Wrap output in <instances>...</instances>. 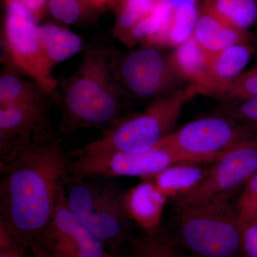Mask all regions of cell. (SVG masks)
Instances as JSON below:
<instances>
[{
  "label": "cell",
  "instance_id": "obj_20",
  "mask_svg": "<svg viewBox=\"0 0 257 257\" xmlns=\"http://www.w3.org/2000/svg\"><path fill=\"white\" fill-rule=\"evenodd\" d=\"M38 32L44 49L55 65L77 55L85 46L82 37L55 24L39 25Z\"/></svg>",
  "mask_w": 257,
  "mask_h": 257
},
{
  "label": "cell",
  "instance_id": "obj_13",
  "mask_svg": "<svg viewBox=\"0 0 257 257\" xmlns=\"http://www.w3.org/2000/svg\"><path fill=\"white\" fill-rule=\"evenodd\" d=\"M192 37L211 57L235 44L254 45L252 34L231 28L202 10Z\"/></svg>",
  "mask_w": 257,
  "mask_h": 257
},
{
  "label": "cell",
  "instance_id": "obj_16",
  "mask_svg": "<svg viewBox=\"0 0 257 257\" xmlns=\"http://www.w3.org/2000/svg\"><path fill=\"white\" fill-rule=\"evenodd\" d=\"M211 164L183 162L171 166L154 177V183L166 197L176 200L202 183L209 173Z\"/></svg>",
  "mask_w": 257,
  "mask_h": 257
},
{
  "label": "cell",
  "instance_id": "obj_34",
  "mask_svg": "<svg viewBox=\"0 0 257 257\" xmlns=\"http://www.w3.org/2000/svg\"><path fill=\"white\" fill-rule=\"evenodd\" d=\"M112 257H133V256H132L131 253H128V254H122V253L120 252L113 255Z\"/></svg>",
  "mask_w": 257,
  "mask_h": 257
},
{
  "label": "cell",
  "instance_id": "obj_14",
  "mask_svg": "<svg viewBox=\"0 0 257 257\" xmlns=\"http://www.w3.org/2000/svg\"><path fill=\"white\" fill-rule=\"evenodd\" d=\"M256 51L253 44L238 43L213 56L205 73L196 82L200 91L203 88L228 82L239 76Z\"/></svg>",
  "mask_w": 257,
  "mask_h": 257
},
{
  "label": "cell",
  "instance_id": "obj_32",
  "mask_svg": "<svg viewBox=\"0 0 257 257\" xmlns=\"http://www.w3.org/2000/svg\"><path fill=\"white\" fill-rule=\"evenodd\" d=\"M32 257H50L40 245L31 248Z\"/></svg>",
  "mask_w": 257,
  "mask_h": 257
},
{
  "label": "cell",
  "instance_id": "obj_31",
  "mask_svg": "<svg viewBox=\"0 0 257 257\" xmlns=\"http://www.w3.org/2000/svg\"><path fill=\"white\" fill-rule=\"evenodd\" d=\"M89 10H101L115 0H83Z\"/></svg>",
  "mask_w": 257,
  "mask_h": 257
},
{
  "label": "cell",
  "instance_id": "obj_3",
  "mask_svg": "<svg viewBox=\"0 0 257 257\" xmlns=\"http://www.w3.org/2000/svg\"><path fill=\"white\" fill-rule=\"evenodd\" d=\"M197 95H200L199 84L189 83L169 95L155 99L143 112L120 118L100 138L77 152L96 155L150 150L175 131L184 106Z\"/></svg>",
  "mask_w": 257,
  "mask_h": 257
},
{
  "label": "cell",
  "instance_id": "obj_18",
  "mask_svg": "<svg viewBox=\"0 0 257 257\" xmlns=\"http://www.w3.org/2000/svg\"><path fill=\"white\" fill-rule=\"evenodd\" d=\"M202 10L239 31L257 24V0H204Z\"/></svg>",
  "mask_w": 257,
  "mask_h": 257
},
{
  "label": "cell",
  "instance_id": "obj_5",
  "mask_svg": "<svg viewBox=\"0 0 257 257\" xmlns=\"http://www.w3.org/2000/svg\"><path fill=\"white\" fill-rule=\"evenodd\" d=\"M175 239L197 257H236L241 253V229L230 200L179 207Z\"/></svg>",
  "mask_w": 257,
  "mask_h": 257
},
{
  "label": "cell",
  "instance_id": "obj_15",
  "mask_svg": "<svg viewBox=\"0 0 257 257\" xmlns=\"http://www.w3.org/2000/svg\"><path fill=\"white\" fill-rule=\"evenodd\" d=\"M167 199L154 182L145 181L126 195V207L130 217L145 231H156Z\"/></svg>",
  "mask_w": 257,
  "mask_h": 257
},
{
  "label": "cell",
  "instance_id": "obj_6",
  "mask_svg": "<svg viewBox=\"0 0 257 257\" xmlns=\"http://www.w3.org/2000/svg\"><path fill=\"white\" fill-rule=\"evenodd\" d=\"M5 7L3 41L7 60L55 98L59 93L58 81L52 77L55 64L42 45L37 22L20 0H5Z\"/></svg>",
  "mask_w": 257,
  "mask_h": 257
},
{
  "label": "cell",
  "instance_id": "obj_8",
  "mask_svg": "<svg viewBox=\"0 0 257 257\" xmlns=\"http://www.w3.org/2000/svg\"><path fill=\"white\" fill-rule=\"evenodd\" d=\"M75 157V160L70 161L69 175L78 177H134L147 179L177 164L200 163L175 151L163 141L150 150L137 153L85 155L76 152Z\"/></svg>",
  "mask_w": 257,
  "mask_h": 257
},
{
  "label": "cell",
  "instance_id": "obj_17",
  "mask_svg": "<svg viewBox=\"0 0 257 257\" xmlns=\"http://www.w3.org/2000/svg\"><path fill=\"white\" fill-rule=\"evenodd\" d=\"M0 76V106L32 102L52 98L36 81L27 80L8 60H5Z\"/></svg>",
  "mask_w": 257,
  "mask_h": 257
},
{
  "label": "cell",
  "instance_id": "obj_22",
  "mask_svg": "<svg viewBox=\"0 0 257 257\" xmlns=\"http://www.w3.org/2000/svg\"><path fill=\"white\" fill-rule=\"evenodd\" d=\"M200 95L217 99L221 106L257 97V70H247L228 82L203 88Z\"/></svg>",
  "mask_w": 257,
  "mask_h": 257
},
{
  "label": "cell",
  "instance_id": "obj_21",
  "mask_svg": "<svg viewBox=\"0 0 257 257\" xmlns=\"http://www.w3.org/2000/svg\"><path fill=\"white\" fill-rule=\"evenodd\" d=\"M170 56L175 69L187 83L197 82L202 78L212 58L192 36L176 47Z\"/></svg>",
  "mask_w": 257,
  "mask_h": 257
},
{
  "label": "cell",
  "instance_id": "obj_28",
  "mask_svg": "<svg viewBox=\"0 0 257 257\" xmlns=\"http://www.w3.org/2000/svg\"><path fill=\"white\" fill-rule=\"evenodd\" d=\"M220 114L229 116L257 135V97L221 106Z\"/></svg>",
  "mask_w": 257,
  "mask_h": 257
},
{
  "label": "cell",
  "instance_id": "obj_19",
  "mask_svg": "<svg viewBox=\"0 0 257 257\" xmlns=\"http://www.w3.org/2000/svg\"><path fill=\"white\" fill-rule=\"evenodd\" d=\"M199 13L197 3L173 8L172 15L165 26L147 44L159 47L179 46L192 36Z\"/></svg>",
  "mask_w": 257,
  "mask_h": 257
},
{
  "label": "cell",
  "instance_id": "obj_12",
  "mask_svg": "<svg viewBox=\"0 0 257 257\" xmlns=\"http://www.w3.org/2000/svg\"><path fill=\"white\" fill-rule=\"evenodd\" d=\"M50 99L0 106V161L6 160L35 137L52 131Z\"/></svg>",
  "mask_w": 257,
  "mask_h": 257
},
{
  "label": "cell",
  "instance_id": "obj_33",
  "mask_svg": "<svg viewBox=\"0 0 257 257\" xmlns=\"http://www.w3.org/2000/svg\"><path fill=\"white\" fill-rule=\"evenodd\" d=\"M170 2L174 9L183 5L197 3V0H170Z\"/></svg>",
  "mask_w": 257,
  "mask_h": 257
},
{
  "label": "cell",
  "instance_id": "obj_23",
  "mask_svg": "<svg viewBox=\"0 0 257 257\" xmlns=\"http://www.w3.org/2000/svg\"><path fill=\"white\" fill-rule=\"evenodd\" d=\"M170 0H157L153 10L118 40L130 48L140 42L147 44L165 26L172 15Z\"/></svg>",
  "mask_w": 257,
  "mask_h": 257
},
{
  "label": "cell",
  "instance_id": "obj_11",
  "mask_svg": "<svg viewBox=\"0 0 257 257\" xmlns=\"http://www.w3.org/2000/svg\"><path fill=\"white\" fill-rule=\"evenodd\" d=\"M64 183V182H63ZM40 246L50 257H112V253L75 217L67 206L64 184Z\"/></svg>",
  "mask_w": 257,
  "mask_h": 257
},
{
  "label": "cell",
  "instance_id": "obj_27",
  "mask_svg": "<svg viewBox=\"0 0 257 257\" xmlns=\"http://www.w3.org/2000/svg\"><path fill=\"white\" fill-rule=\"evenodd\" d=\"M49 11L57 21L74 25L89 10L83 0H49Z\"/></svg>",
  "mask_w": 257,
  "mask_h": 257
},
{
  "label": "cell",
  "instance_id": "obj_29",
  "mask_svg": "<svg viewBox=\"0 0 257 257\" xmlns=\"http://www.w3.org/2000/svg\"><path fill=\"white\" fill-rule=\"evenodd\" d=\"M241 253L243 257H257V216L241 230Z\"/></svg>",
  "mask_w": 257,
  "mask_h": 257
},
{
  "label": "cell",
  "instance_id": "obj_7",
  "mask_svg": "<svg viewBox=\"0 0 257 257\" xmlns=\"http://www.w3.org/2000/svg\"><path fill=\"white\" fill-rule=\"evenodd\" d=\"M116 72L126 94L137 98L159 99L189 84L175 69L170 54L150 44L128 52L117 50Z\"/></svg>",
  "mask_w": 257,
  "mask_h": 257
},
{
  "label": "cell",
  "instance_id": "obj_4",
  "mask_svg": "<svg viewBox=\"0 0 257 257\" xmlns=\"http://www.w3.org/2000/svg\"><path fill=\"white\" fill-rule=\"evenodd\" d=\"M64 194L71 212L112 254L130 237L126 195L111 182H89L68 175Z\"/></svg>",
  "mask_w": 257,
  "mask_h": 257
},
{
  "label": "cell",
  "instance_id": "obj_1",
  "mask_svg": "<svg viewBox=\"0 0 257 257\" xmlns=\"http://www.w3.org/2000/svg\"><path fill=\"white\" fill-rule=\"evenodd\" d=\"M69 164L62 140L52 131L0 161V223L26 249L41 242Z\"/></svg>",
  "mask_w": 257,
  "mask_h": 257
},
{
  "label": "cell",
  "instance_id": "obj_9",
  "mask_svg": "<svg viewBox=\"0 0 257 257\" xmlns=\"http://www.w3.org/2000/svg\"><path fill=\"white\" fill-rule=\"evenodd\" d=\"M256 138V134L219 114L190 121L162 141L200 163L211 164L236 145Z\"/></svg>",
  "mask_w": 257,
  "mask_h": 257
},
{
  "label": "cell",
  "instance_id": "obj_24",
  "mask_svg": "<svg viewBox=\"0 0 257 257\" xmlns=\"http://www.w3.org/2000/svg\"><path fill=\"white\" fill-rule=\"evenodd\" d=\"M127 242L133 257H181L175 243L156 231H145L135 237L130 236Z\"/></svg>",
  "mask_w": 257,
  "mask_h": 257
},
{
  "label": "cell",
  "instance_id": "obj_30",
  "mask_svg": "<svg viewBox=\"0 0 257 257\" xmlns=\"http://www.w3.org/2000/svg\"><path fill=\"white\" fill-rule=\"evenodd\" d=\"M26 9L31 13L35 21L38 22L46 13L49 8V0H20Z\"/></svg>",
  "mask_w": 257,
  "mask_h": 257
},
{
  "label": "cell",
  "instance_id": "obj_10",
  "mask_svg": "<svg viewBox=\"0 0 257 257\" xmlns=\"http://www.w3.org/2000/svg\"><path fill=\"white\" fill-rule=\"evenodd\" d=\"M257 172V138L230 149L211 164L207 177L192 192L176 199V207L229 200Z\"/></svg>",
  "mask_w": 257,
  "mask_h": 257
},
{
  "label": "cell",
  "instance_id": "obj_36",
  "mask_svg": "<svg viewBox=\"0 0 257 257\" xmlns=\"http://www.w3.org/2000/svg\"><path fill=\"white\" fill-rule=\"evenodd\" d=\"M248 70L256 71L257 70V62L256 64H253L252 67H251V68L248 69Z\"/></svg>",
  "mask_w": 257,
  "mask_h": 257
},
{
  "label": "cell",
  "instance_id": "obj_35",
  "mask_svg": "<svg viewBox=\"0 0 257 257\" xmlns=\"http://www.w3.org/2000/svg\"><path fill=\"white\" fill-rule=\"evenodd\" d=\"M253 36V40H254V45L255 47H256V50H257V31L256 33L252 34Z\"/></svg>",
  "mask_w": 257,
  "mask_h": 257
},
{
  "label": "cell",
  "instance_id": "obj_2",
  "mask_svg": "<svg viewBox=\"0 0 257 257\" xmlns=\"http://www.w3.org/2000/svg\"><path fill=\"white\" fill-rule=\"evenodd\" d=\"M83 50L76 72L58 82L64 133L110 126L121 117L126 93L116 75L117 50L97 42L85 45Z\"/></svg>",
  "mask_w": 257,
  "mask_h": 257
},
{
  "label": "cell",
  "instance_id": "obj_25",
  "mask_svg": "<svg viewBox=\"0 0 257 257\" xmlns=\"http://www.w3.org/2000/svg\"><path fill=\"white\" fill-rule=\"evenodd\" d=\"M157 0H121L113 35L116 38L124 35L153 10Z\"/></svg>",
  "mask_w": 257,
  "mask_h": 257
},
{
  "label": "cell",
  "instance_id": "obj_26",
  "mask_svg": "<svg viewBox=\"0 0 257 257\" xmlns=\"http://www.w3.org/2000/svg\"><path fill=\"white\" fill-rule=\"evenodd\" d=\"M235 209L241 230L257 216V172L243 186Z\"/></svg>",
  "mask_w": 257,
  "mask_h": 257
}]
</instances>
